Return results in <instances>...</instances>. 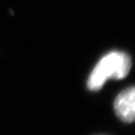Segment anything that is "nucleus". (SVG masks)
<instances>
[{"label": "nucleus", "mask_w": 135, "mask_h": 135, "mask_svg": "<svg viewBox=\"0 0 135 135\" xmlns=\"http://www.w3.org/2000/svg\"><path fill=\"white\" fill-rule=\"evenodd\" d=\"M132 67V60L128 54L113 51L98 62L89 77L87 85L91 91H98L103 87L108 79H123L128 75Z\"/></svg>", "instance_id": "f257e3e1"}, {"label": "nucleus", "mask_w": 135, "mask_h": 135, "mask_svg": "<svg viewBox=\"0 0 135 135\" xmlns=\"http://www.w3.org/2000/svg\"><path fill=\"white\" fill-rule=\"evenodd\" d=\"M114 112L123 122H135V86L123 90L114 100Z\"/></svg>", "instance_id": "f03ea898"}]
</instances>
